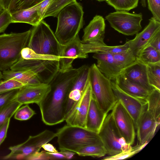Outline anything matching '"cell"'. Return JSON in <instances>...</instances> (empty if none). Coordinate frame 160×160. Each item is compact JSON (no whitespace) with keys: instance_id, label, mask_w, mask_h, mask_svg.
I'll return each instance as SVG.
<instances>
[{"instance_id":"6da1fadb","label":"cell","mask_w":160,"mask_h":160,"mask_svg":"<svg viewBox=\"0 0 160 160\" xmlns=\"http://www.w3.org/2000/svg\"><path fill=\"white\" fill-rule=\"evenodd\" d=\"M78 71V68H73L65 72L58 71L49 83L50 90L37 104L46 125H54L65 121L68 92Z\"/></svg>"},{"instance_id":"7a4b0ae2","label":"cell","mask_w":160,"mask_h":160,"mask_svg":"<svg viewBox=\"0 0 160 160\" xmlns=\"http://www.w3.org/2000/svg\"><path fill=\"white\" fill-rule=\"evenodd\" d=\"M84 12L79 3L76 1L64 7L59 12L55 35L62 46L74 39L83 25Z\"/></svg>"},{"instance_id":"3957f363","label":"cell","mask_w":160,"mask_h":160,"mask_svg":"<svg viewBox=\"0 0 160 160\" xmlns=\"http://www.w3.org/2000/svg\"><path fill=\"white\" fill-rule=\"evenodd\" d=\"M56 133L59 149L61 151H68L76 153L85 146L103 145L98 133L86 128L66 124L60 128Z\"/></svg>"},{"instance_id":"277c9868","label":"cell","mask_w":160,"mask_h":160,"mask_svg":"<svg viewBox=\"0 0 160 160\" xmlns=\"http://www.w3.org/2000/svg\"><path fill=\"white\" fill-rule=\"evenodd\" d=\"M31 33V29L0 35V71L10 69L19 60L22 50L27 47Z\"/></svg>"},{"instance_id":"5b68a950","label":"cell","mask_w":160,"mask_h":160,"mask_svg":"<svg viewBox=\"0 0 160 160\" xmlns=\"http://www.w3.org/2000/svg\"><path fill=\"white\" fill-rule=\"evenodd\" d=\"M62 46L50 26L43 20L31 29L27 47L36 52L60 56Z\"/></svg>"},{"instance_id":"8992f818","label":"cell","mask_w":160,"mask_h":160,"mask_svg":"<svg viewBox=\"0 0 160 160\" xmlns=\"http://www.w3.org/2000/svg\"><path fill=\"white\" fill-rule=\"evenodd\" d=\"M89 80L93 97L101 110L108 114L117 101L111 81L101 72L95 63L90 67Z\"/></svg>"},{"instance_id":"52a82bcc","label":"cell","mask_w":160,"mask_h":160,"mask_svg":"<svg viewBox=\"0 0 160 160\" xmlns=\"http://www.w3.org/2000/svg\"><path fill=\"white\" fill-rule=\"evenodd\" d=\"M98 134L108 156L115 155L132 148L120 134L111 112L107 115Z\"/></svg>"},{"instance_id":"ba28073f","label":"cell","mask_w":160,"mask_h":160,"mask_svg":"<svg viewBox=\"0 0 160 160\" xmlns=\"http://www.w3.org/2000/svg\"><path fill=\"white\" fill-rule=\"evenodd\" d=\"M10 69L29 71L41 83L49 84L59 71V60L25 59L21 57Z\"/></svg>"},{"instance_id":"9c48e42d","label":"cell","mask_w":160,"mask_h":160,"mask_svg":"<svg viewBox=\"0 0 160 160\" xmlns=\"http://www.w3.org/2000/svg\"><path fill=\"white\" fill-rule=\"evenodd\" d=\"M105 18L112 28L124 35H133L142 28V14L141 12L131 13L126 11H116L109 13Z\"/></svg>"},{"instance_id":"30bf717a","label":"cell","mask_w":160,"mask_h":160,"mask_svg":"<svg viewBox=\"0 0 160 160\" xmlns=\"http://www.w3.org/2000/svg\"><path fill=\"white\" fill-rule=\"evenodd\" d=\"M111 110L114 121L120 134L128 143L132 145L134 143L136 136L132 118L118 101Z\"/></svg>"},{"instance_id":"8fae6325","label":"cell","mask_w":160,"mask_h":160,"mask_svg":"<svg viewBox=\"0 0 160 160\" xmlns=\"http://www.w3.org/2000/svg\"><path fill=\"white\" fill-rule=\"evenodd\" d=\"M92 96L89 80L81 98L66 118L67 125L86 128V117Z\"/></svg>"},{"instance_id":"7c38bea8","label":"cell","mask_w":160,"mask_h":160,"mask_svg":"<svg viewBox=\"0 0 160 160\" xmlns=\"http://www.w3.org/2000/svg\"><path fill=\"white\" fill-rule=\"evenodd\" d=\"M112 88L114 96L130 114L132 118L136 128L138 119L147 104L146 101L132 96L123 92L117 85L114 81H111Z\"/></svg>"},{"instance_id":"4fadbf2b","label":"cell","mask_w":160,"mask_h":160,"mask_svg":"<svg viewBox=\"0 0 160 160\" xmlns=\"http://www.w3.org/2000/svg\"><path fill=\"white\" fill-rule=\"evenodd\" d=\"M78 69V74L68 92L66 106L65 120L74 106L81 98L89 81L90 67L85 65Z\"/></svg>"},{"instance_id":"5bb4252c","label":"cell","mask_w":160,"mask_h":160,"mask_svg":"<svg viewBox=\"0 0 160 160\" xmlns=\"http://www.w3.org/2000/svg\"><path fill=\"white\" fill-rule=\"evenodd\" d=\"M82 44L78 34L70 42L62 46L59 60V71L65 72L72 68V62L76 58H88V54L82 50Z\"/></svg>"},{"instance_id":"9a60e30c","label":"cell","mask_w":160,"mask_h":160,"mask_svg":"<svg viewBox=\"0 0 160 160\" xmlns=\"http://www.w3.org/2000/svg\"><path fill=\"white\" fill-rule=\"evenodd\" d=\"M57 133L45 130L33 136H30L24 142L18 144L17 150L19 155L28 158L33 154L39 152L42 146L57 137Z\"/></svg>"},{"instance_id":"2e32d148","label":"cell","mask_w":160,"mask_h":160,"mask_svg":"<svg viewBox=\"0 0 160 160\" xmlns=\"http://www.w3.org/2000/svg\"><path fill=\"white\" fill-rule=\"evenodd\" d=\"M49 84L25 85L19 88L14 100L22 105L38 104L49 92Z\"/></svg>"},{"instance_id":"e0dca14e","label":"cell","mask_w":160,"mask_h":160,"mask_svg":"<svg viewBox=\"0 0 160 160\" xmlns=\"http://www.w3.org/2000/svg\"><path fill=\"white\" fill-rule=\"evenodd\" d=\"M160 123L148 110L147 104L135 128L139 144L148 143L153 137Z\"/></svg>"},{"instance_id":"ac0fdd59","label":"cell","mask_w":160,"mask_h":160,"mask_svg":"<svg viewBox=\"0 0 160 160\" xmlns=\"http://www.w3.org/2000/svg\"><path fill=\"white\" fill-rule=\"evenodd\" d=\"M149 21L148 24L142 31L136 34L133 39L127 41L129 48L136 57L138 52L148 44L155 33L160 29V22L152 17Z\"/></svg>"},{"instance_id":"d6986e66","label":"cell","mask_w":160,"mask_h":160,"mask_svg":"<svg viewBox=\"0 0 160 160\" xmlns=\"http://www.w3.org/2000/svg\"><path fill=\"white\" fill-rule=\"evenodd\" d=\"M105 21L100 15H96L83 30L84 34L81 41L82 43H99L104 44Z\"/></svg>"},{"instance_id":"ffe728a7","label":"cell","mask_w":160,"mask_h":160,"mask_svg":"<svg viewBox=\"0 0 160 160\" xmlns=\"http://www.w3.org/2000/svg\"><path fill=\"white\" fill-rule=\"evenodd\" d=\"M120 73L129 80L141 86L150 92L155 88L149 83L146 65L137 60L122 70Z\"/></svg>"},{"instance_id":"44dd1931","label":"cell","mask_w":160,"mask_h":160,"mask_svg":"<svg viewBox=\"0 0 160 160\" xmlns=\"http://www.w3.org/2000/svg\"><path fill=\"white\" fill-rule=\"evenodd\" d=\"M92 57L97 60L96 65L101 72L110 81H114L121 71L114 59L113 54L109 52L96 53Z\"/></svg>"},{"instance_id":"7402d4cb","label":"cell","mask_w":160,"mask_h":160,"mask_svg":"<svg viewBox=\"0 0 160 160\" xmlns=\"http://www.w3.org/2000/svg\"><path fill=\"white\" fill-rule=\"evenodd\" d=\"M107 115L100 108L92 95L86 117V128L98 133Z\"/></svg>"},{"instance_id":"603a6c76","label":"cell","mask_w":160,"mask_h":160,"mask_svg":"<svg viewBox=\"0 0 160 160\" xmlns=\"http://www.w3.org/2000/svg\"><path fill=\"white\" fill-rule=\"evenodd\" d=\"M118 86L123 92L134 97L146 101L150 92L141 86L126 78L120 73L114 81Z\"/></svg>"},{"instance_id":"cb8c5ba5","label":"cell","mask_w":160,"mask_h":160,"mask_svg":"<svg viewBox=\"0 0 160 160\" xmlns=\"http://www.w3.org/2000/svg\"><path fill=\"white\" fill-rule=\"evenodd\" d=\"M41 2L28 8L10 12L12 23H24L33 27L37 26L42 20L38 12Z\"/></svg>"},{"instance_id":"d4e9b609","label":"cell","mask_w":160,"mask_h":160,"mask_svg":"<svg viewBox=\"0 0 160 160\" xmlns=\"http://www.w3.org/2000/svg\"><path fill=\"white\" fill-rule=\"evenodd\" d=\"M82 48L83 51L87 54L98 52H109L114 54L126 51L128 50L129 47L127 41L123 45L116 46H108L105 43H82Z\"/></svg>"},{"instance_id":"484cf974","label":"cell","mask_w":160,"mask_h":160,"mask_svg":"<svg viewBox=\"0 0 160 160\" xmlns=\"http://www.w3.org/2000/svg\"><path fill=\"white\" fill-rule=\"evenodd\" d=\"M2 80L6 81L13 79L24 85H34L41 83L37 77L28 71H14L11 69L2 72Z\"/></svg>"},{"instance_id":"4316f807","label":"cell","mask_w":160,"mask_h":160,"mask_svg":"<svg viewBox=\"0 0 160 160\" xmlns=\"http://www.w3.org/2000/svg\"><path fill=\"white\" fill-rule=\"evenodd\" d=\"M147 109L156 120L160 122V90L155 88L147 98Z\"/></svg>"},{"instance_id":"83f0119b","label":"cell","mask_w":160,"mask_h":160,"mask_svg":"<svg viewBox=\"0 0 160 160\" xmlns=\"http://www.w3.org/2000/svg\"><path fill=\"white\" fill-rule=\"evenodd\" d=\"M137 60L146 65L160 61V52L150 45L142 49L136 56Z\"/></svg>"},{"instance_id":"f1b7e54d","label":"cell","mask_w":160,"mask_h":160,"mask_svg":"<svg viewBox=\"0 0 160 160\" xmlns=\"http://www.w3.org/2000/svg\"><path fill=\"white\" fill-rule=\"evenodd\" d=\"M149 84L154 88L160 90V61L146 64Z\"/></svg>"},{"instance_id":"f546056e","label":"cell","mask_w":160,"mask_h":160,"mask_svg":"<svg viewBox=\"0 0 160 160\" xmlns=\"http://www.w3.org/2000/svg\"><path fill=\"white\" fill-rule=\"evenodd\" d=\"M113 55L114 59L121 71L137 60L136 57L129 48L126 51Z\"/></svg>"},{"instance_id":"4dcf8cb0","label":"cell","mask_w":160,"mask_h":160,"mask_svg":"<svg viewBox=\"0 0 160 160\" xmlns=\"http://www.w3.org/2000/svg\"><path fill=\"white\" fill-rule=\"evenodd\" d=\"M76 153L81 156L100 158L107 154V152L103 145L94 144L83 147L78 149Z\"/></svg>"},{"instance_id":"1f68e13d","label":"cell","mask_w":160,"mask_h":160,"mask_svg":"<svg viewBox=\"0 0 160 160\" xmlns=\"http://www.w3.org/2000/svg\"><path fill=\"white\" fill-rule=\"evenodd\" d=\"M76 0H51L43 19L47 17H57L59 11L64 7Z\"/></svg>"},{"instance_id":"d6a6232c","label":"cell","mask_w":160,"mask_h":160,"mask_svg":"<svg viewBox=\"0 0 160 160\" xmlns=\"http://www.w3.org/2000/svg\"><path fill=\"white\" fill-rule=\"evenodd\" d=\"M22 105L21 103L13 100L0 109V128L7 120L11 119Z\"/></svg>"},{"instance_id":"836d02e7","label":"cell","mask_w":160,"mask_h":160,"mask_svg":"<svg viewBox=\"0 0 160 160\" xmlns=\"http://www.w3.org/2000/svg\"><path fill=\"white\" fill-rule=\"evenodd\" d=\"M139 0H108L106 1L109 6L116 11L123 10L127 11L136 8Z\"/></svg>"},{"instance_id":"e575fe53","label":"cell","mask_w":160,"mask_h":160,"mask_svg":"<svg viewBox=\"0 0 160 160\" xmlns=\"http://www.w3.org/2000/svg\"><path fill=\"white\" fill-rule=\"evenodd\" d=\"M21 56L25 59L59 60L61 58L60 56L38 53L28 47L22 50Z\"/></svg>"},{"instance_id":"d590c367","label":"cell","mask_w":160,"mask_h":160,"mask_svg":"<svg viewBox=\"0 0 160 160\" xmlns=\"http://www.w3.org/2000/svg\"><path fill=\"white\" fill-rule=\"evenodd\" d=\"M137 145L132 148L125 152H122L112 156H108L102 159L104 160H118L126 159L131 157L141 151L148 144Z\"/></svg>"},{"instance_id":"8d00e7d4","label":"cell","mask_w":160,"mask_h":160,"mask_svg":"<svg viewBox=\"0 0 160 160\" xmlns=\"http://www.w3.org/2000/svg\"><path fill=\"white\" fill-rule=\"evenodd\" d=\"M35 114V112L28 104H25L17 110L14 114V118L18 120L26 121L30 119Z\"/></svg>"},{"instance_id":"74e56055","label":"cell","mask_w":160,"mask_h":160,"mask_svg":"<svg viewBox=\"0 0 160 160\" xmlns=\"http://www.w3.org/2000/svg\"><path fill=\"white\" fill-rule=\"evenodd\" d=\"M44 0H15L10 10V12L28 8Z\"/></svg>"},{"instance_id":"f35d334b","label":"cell","mask_w":160,"mask_h":160,"mask_svg":"<svg viewBox=\"0 0 160 160\" xmlns=\"http://www.w3.org/2000/svg\"><path fill=\"white\" fill-rule=\"evenodd\" d=\"M19 88L0 93V109L14 100Z\"/></svg>"},{"instance_id":"ab89813d","label":"cell","mask_w":160,"mask_h":160,"mask_svg":"<svg viewBox=\"0 0 160 160\" xmlns=\"http://www.w3.org/2000/svg\"><path fill=\"white\" fill-rule=\"evenodd\" d=\"M148 8L152 17L160 22V0H147Z\"/></svg>"},{"instance_id":"60d3db41","label":"cell","mask_w":160,"mask_h":160,"mask_svg":"<svg viewBox=\"0 0 160 160\" xmlns=\"http://www.w3.org/2000/svg\"><path fill=\"white\" fill-rule=\"evenodd\" d=\"M11 23L10 12L8 10H4L0 14V33L4 32Z\"/></svg>"},{"instance_id":"b9f144b4","label":"cell","mask_w":160,"mask_h":160,"mask_svg":"<svg viewBox=\"0 0 160 160\" xmlns=\"http://www.w3.org/2000/svg\"><path fill=\"white\" fill-rule=\"evenodd\" d=\"M52 160L51 157L48 152L42 151L41 152H37L30 156L27 160Z\"/></svg>"},{"instance_id":"7bdbcfd3","label":"cell","mask_w":160,"mask_h":160,"mask_svg":"<svg viewBox=\"0 0 160 160\" xmlns=\"http://www.w3.org/2000/svg\"><path fill=\"white\" fill-rule=\"evenodd\" d=\"M148 45L160 52V29L153 36L147 45Z\"/></svg>"},{"instance_id":"ee69618b","label":"cell","mask_w":160,"mask_h":160,"mask_svg":"<svg viewBox=\"0 0 160 160\" xmlns=\"http://www.w3.org/2000/svg\"><path fill=\"white\" fill-rule=\"evenodd\" d=\"M10 119L7 120L0 128V145L6 138L9 126Z\"/></svg>"},{"instance_id":"f6af8a7d","label":"cell","mask_w":160,"mask_h":160,"mask_svg":"<svg viewBox=\"0 0 160 160\" xmlns=\"http://www.w3.org/2000/svg\"><path fill=\"white\" fill-rule=\"evenodd\" d=\"M51 0H44L42 2L39 6L38 12V14L42 20L43 19V17Z\"/></svg>"},{"instance_id":"bcb514c9","label":"cell","mask_w":160,"mask_h":160,"mask_svg":"<svg viewBox=\"0 0 160 160\" xmlns=\"http://www.w3.org/2000/svg\"><path fill=\"white\" fill-rule=\"evenodd\" d=\"M14 1L15 0H0V5L4 10L9 11Z\"/></svg>"},{"instance_id":"7dc6e473","label":"cell","mask_w":160,"mask_h":160,"mask_svg":"<svg viewBox=\"0 0 160 160\" xmlns=\"http://www.w3.org/2000/svg\"><path fill=\"white\" fill-rule=\"evenodd\" d=\"M42 148L45 151L50 152H58L56 148L52 144L46 143L43 145Z\"/></svg>"},{"instance_id":"c3c4849f","label":"cell","mask_w":160,"mask_h":160,"mask_svg":"<svg viewBox=\"0 0 160 160\" xmlns=\"http://www.w3.org/2000/svg\"><path fill=\"white\" fill-rule=\"evenodd\" d=\"M51 156L52 160L57 159H66L65 157L61 152H48Z\"/></svg>"},{"instance_id":"681fc988","label":"cell","mask_w":160,"mask_h":160,"mask_svg":"<svg viewBox=\"0 0 160 160\" xmlns=\"http://www.w3.org/2000/svg\"><path fill=\"white\" fill-rule=\"evenodd\" d=\"M60 152L65 157L66 159H72L76 154L74 152L68 151H61Z\"/></svg>"},{"instance_id":"f907efd6","label":"cell","mask_w":160,"mask_h":160,"mask_svg":"<svg viewBox=\"0 0 160 160\" xmlns=\"http://www.w3.org/2000/svg\"><path fill=\"white\" fill-rule=\"evenodd\" d=\"M140 3L141 4L143 8H145L147 6V4L146 0H141Z\"/></svg>"},{"instance_id":"816d5d0a","label":"cell","mask_w":160,"mask_h":160,"mask_svg":"<svg viewBox=\"0 0 160 160\" xmlns=\"http://www.w3.org/2000/svg\"><path fill=\"white\" fill-rule=\"evenodd\" d=\"M3 10H4V9H3V8L0 5V14L3 11Z\"/></svg>"},{"instance_id":"f5cc1de1","label":"cell","mask_w":160,"mask_h":160,"mask_svg":"<svg viewBox=\"0 0 160 160\" xmlns=\"http://www.w3.org/2000/svg\"><path fill=\"white\" fill-rule=\"evenodd\" d=\"M99 2H103L104 1H107V0H95Z\"/></svg>"},{"instance_id":"db71d44e","label":"cell","mask_w":160,"mask_h":160,"mask_svg":"<svg viewBox=\"0 0 160 160\" xmlns=\"http://www.w3.org/2000/svg\"><path fill=\"white\" fill-rule=\"evenodd\" d=\"M108 0H107V1Z\"/></svg>"}]
</instances>
